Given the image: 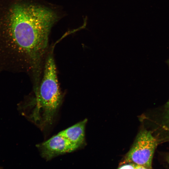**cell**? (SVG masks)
<instances>
[{
	"mask_svg": "<svg viewBox=\"0 0 169 169\" xmlns=\"http://www.w3.org/2000/svg\"><path fill=\"white\" fill-rule=\"evenodd\" d=\"M51 8L25 0H0V65L36 79L42 74L52 27Z\"/></svg>",
	"mask_w": 169,
	"mask_h": 169,
	"instance_id": "1",
	"label": "cell"
},
{
	"mask_svg": "<svg viewBox=\"0 0 169 169\" xmlns=\"http://www.w3.org/2000/svg\"><path fill=\"white\" fill-rule=\"evenodd\" d=\"M53 49H49L46 58L37 94L21 106L22 114L41 130L52 124L63 100Z\"/></svg>",
	"mask_w": 169,
	"mask_h": 169,
	"instance_id": "2",
	"label": "cell"
},
{
	"mask_svg": "<svg viewBox=\"0 0 169 169\" xmlns=\"http://www.w3.org/2000/svg\"><path fill=\"white\" fill-rule=\"evenodd\" d=\"M157 144L156 139L151 131L142 130L137 135L122 164L133 163L146 169L152 168V160Z\"/></svg>",
	"mask_w": 169,
	"mask_h": 169,
	"instance_id": "3",
	"label": "cell"
},
{
	"mask_svg": "<svg viewBox=\"0 0 169 169\" xmlns=\"http://www.w3.org/2000/svg\"><path fill=\"white\" fill-rule=\"evenodd\" d=\"M36 146L41 156L46 160L72 152L78 148L58 133Z\"/></svg>",
	"mask_w": 169,
	"mask_h": 169,
	"instance_id": "4",
	"label": "cell"
},
{
	"mask_svg": "<svg viewBox=\"0 0 169 169\" xmlns=\"http://www.w3.org/2000/svg\"><path fill=\"white\" fill-rule=\"evenodd\" d=\"M87 122V119H85L60 132L58 134L79 148L84 142L85 128Z\"/></svg>",
	"mask_w": 169,
	"mask_h": 169,
	"instance_id": "5",
	"label": "cell"
},
{
	"mask_svg": "<svg viewBox=\"0 0 169 169\" xmlns=\"http://www.w3.org/2000/svg\"><path fill=\"white\" fill-rule=\"evenodd\" d=\"M119 169H146L143 166L133 163H126L119 166Z\"/></svg>",
	"mask_w": 169,
	"mask_h": 169,
	"instance_id": "6",
	"label": "cell"
},
{
	"mask_svg": "<svg viewBox=\"0 0 169 169\" xmlns=\"http://www.w3.org/2000/svg\"><path fill=\"white\" fill-rule=\"evenodd\" d=\"M169 105V104H168ZM164 125L166 130L169 132V108L166 111L164 115Z\"/></svg>",
	"mask_w": 169,
	"mask_h": 169,
	"instance_id": "7",
	"label": "cell"
},
{
	"mask_svg": "<svg viewBox=\"0 0 169 169\" xmlns=\"http://www.w3.org/2000/svg\"><path fill=\"white\" fill-rule=\"evenodd\" d=\"M168 161L169 164V156L168 157Z\"/></svg>",
	"mask_w": 169,
	"mask_h": 169,
	"instance_id": "8",
	"label": "cell"
},
{
	"mask_svg": "<svg viewBox=\"0 0 169 169\" xmlns=\"http://www.w3.org/2000/svg\"><path fill=\"white\" fill-rule=\"evenodd\" d=\"M168 63H169V60H168Z\"/></svg>",
	"mask_w": 169,
	"mask_h": 169,
	"instance_id": "9",
	"label": "cell"
},
{
	"mask_svg": "<svg viewBox=\"0 0 169 169\" xmlns=\"http://www.w3.org/2000/svg\"></svg>",
	"mask_w": 169,
	"mask_h": 169,
	"instance_id": "10",
	"label": "cell"
}]
</instances>
